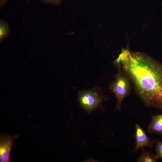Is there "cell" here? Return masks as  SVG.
Masks as SVG:
<instances>
[{
    "mask_svg": "<svg viewBox=\"0 0 162 162\" xmlns=\"http://www.w3.org/2000/svg\"><path fill=\"white\" fill-rule=\"evenodd\" d=\"M156 143L155 151L156 154L158 158L162 159V141L154 140Z\"/></svg>",
    "mask_w": 162,
    "mask_h": 162,
    "instance_id": "cell-9",
    "label": "cell"
},
{
    "mask_svg": "<svg viewBox=\"0 0 162 162\" xmlns=\"http://www.w3.org/2000/svg\"><path fill=\"white\" fill-rule=\"evenodd\" d=\"M10 33V29L8 23L2 20H0V41L1 42L8 36Z\"/></svg>",
    "mask_w": 162,
    "mask_h": 162,
    "instance_id": "cell-8",
    "label": "cell"
},
{
    "mask_svg": "<svg viewBox=\"0 0 162 162\" xmlns=\"http://www.w3.org/2000/svg\"><path fill=\"white\" fill-rule=\"evenodd\" d=\"M115 62L144 104L162 110V64L144 53L127 49L122 50Z\"/></svg>",
    "mask_w": 162,
    "mask_h": 162,
    "instance_id": "cell-1",
    "label": "cell"
},
{
    "mask_svg": "<svg viewBox=\"0 0 162 162\" xmlns=\"http://www.w3.org/2000/svg\"><path fill=\"white\" fill-rule=\"evenodd\" d=\"M136 144L134 151L144 147L152 148L155 141H152L147 136L145 132L138 124L135 126Z\"/></svg>",
    "mask_w": 162,
    "mask_h": 162,
    "instance_id": "cell-5",
    "label": "cell"
},
{
    "mask_svg": "<svg viewBox=\"0 0 162 162\" xmlns=\"http://www.w3.org/2000/svg\"><path fill=\"white\" fill-rule=\"evenodd\" d=\"M148 132L162 136V114L153 116L148 128Z\"/></svg>",
    "mask_w": 162,
    "mask_h": 162,
    "instance_id": "cell-6",
    "label": "cell"
},
{
    "mask_svg": "<svg viewBox=\"0 0 162 162\" xmlns=\"http://www.w3.org/2000/svg\"><path fill=\"white\" fill-rule=\"evenodd\" d=\"M131 82L127 75L119 68L114 80L110 85V88L114 93L117 99L115 110L120 111L124 99L130 92Z\"/></svg>",
    "mask_w": 162,
    "mask_h": 162,
    "instance_id": "cell-2",
    "label": "cell"
},
{
    "mask_svg": "<svg viewBox=\"0 0 162 162\" xmlns=\"http://www.w3.org/2000/svg\"><path fill=\"white\" fill-rule=\"evenodd\" d=\"M62 0H41L42 2L45 3L52 4H58Z\"/></svg>",
    "mask_w": 162,
    "mask_h": 162,
    "instance_id": "cell-10",
    "label": "cell"
},
{
    "mask_svg": "<svg viewBox=\"0 0 162 162\" xmlns=\"http://www.w3.org/2000/svg\"><path fill=\"white\" fill-rule=\"evenodd\" d=\"M18 137L17 135H11L1 134L0 135V162H10V154L14 141Z\"/></svg>",
    "mask_w": 162,
    "mask_h": 162,
    "instance_id": "cell-4",
    "label": "cell"
},
{
    "mask_svg": "<svg viewBox=\"0 0 162 162\" xmlns=\"http://www.w3.org/2000/svg\"><path fill=\"white\" fill-rule=\"evenodd\" d=\"M143 152L137 160L138 162H156L159 159L156 154H152L143 150Z\"/></svg>",
    "mask_w": 162,
    "mask_h": 162,
    "instance_id": "cell-7",
    "label": "cell"
},
{
    "mask_svg": "<svg viewBox=\"0 0 162 162\" xmlns=\"http://www.w3.org/2000/svg\"><path fill=\"white\" fill-rule=\"evenodd\" d=\"M104 98L100 89L94 88L79 92L78 102L86 112L90 113L101 105Z\"/></svg>",
    "mask_w": 162,
    "mask_h": 162,
    "instance_id": "cell-3",
    "label": "cell"
}]
</instances>
